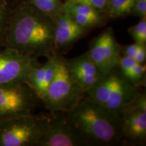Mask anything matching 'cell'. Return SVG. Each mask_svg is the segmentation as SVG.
I'll list each match as a JSON object with an SVG mask.
<instances>
[{"label":"cell","instance_id":"1","mask_svg":"<svg viewBox=\"0 0 146 146\" xmlns=\"http://www.w3.org/2000/svg\"><path fill=\"white\" fill-rule=\"evenodd\" d=\"M1 45L36 58L59 54L53 18L23 0L14 2Z\"/></svg>","mask_w":146,"mask_h":146},{"label":"cell","instance_id":"2","mask_svg":"<svg viewBox=\"0 0 146 146\" xmlns=\"http://www.w3.org/2000/svg\"><path fill=\"white\" fill-rule=\"evenodd\" d=\"M67 114L89 145L123 143L122 115L102 106L88 96L84 97Z\"/></svg>","mask_w":146,"mask_h":146},{"label":"cell","instance_id":"3","mask_svg":"<svg viewBox=\"0 0 146 146\" xmlns=\"http://www.w3.org/2000/svg\"><path fill=\"white\" fill-rule=\"evenodd\" d=\"M139 91V88L122 74L117 66L102 74L86 96L102 106L122 115Z\"/></svg>","mask_w":146,"mask_h":146},{"label":"cell","instance_id":"4","mask_svg":"<svg viewBox=\"0 0 146 146\" xmlns=\"http://www.w3.org/2000/svg\"><path fill=\"white\" fill-rule=\"evenodd\" d=\"M86 94L70 74L64 58L58 54L52 83L42 101L49 112H69Z\"/></svg>","mask_w":146,"mask_h":146},{"label":"cell","instance_id":"5","mask_svg":"<svg viewBox=\"0 0 146 146\" xmlns=\"http://www.w3.org/2000/svg\"><path fill=\"white\" fill-rule=\"evenodd\" d=\"M47 114H27L0 121V146H36L46 129Z\"/></svg>","mask_w":146,"mask_h":146},{"label":"cell","instance_id":"6","mask_svg":"<svg viewBox=\"0 0 146 146\" xmlns=\"http://www.w3.org/2000/svg\"><path fill=\"white\" fill-rule=\"evenodd\" d=\"M38 100L26 83L0 85V121L34 114Z\"/></svg>","mask_w":146,"mask_h":146},{"label":"cell","instance_id":"7","mask_svg":"<svg viewBox=\"0 0 146 146\" xmlns=\"http://www.w3.org/2000/svg\"><path fill=\"white\" fill-rule=\"evenodd\" d=\"M47 116L46 129L36 146L89 145L67 112H49Z\"/></svg>","mask_w":146,"mask_h":146},{"label":"cell","instance_id":"8","mask_svg":"<svg viewBox=\"0 0 146 146\" xmlns=\"http://www.w3.org/2000/svg\"><path fill=\"white\" fill-rule=\"evenodd\" d=\"M121 46L113 29L108 27L91 40L87 52L102 74H104L118 66L121 57Z\"/></svg>","mask_w":146,"mask_h":146},{"label":"cell","instance_id":"9","mask_svg":"<svg viewBox=\"0 0 146 146\" xmlns=\"http://www.w3.org/2000/svg\"><path fill=\"white\" fill-rule=\"evenodd\" d=\"M123 142L143 145L146 139V95L139 91L131 105L122 114Z\"/></svg>","mask_w":146,"mask_h":146},{"label":"cell","instance_id":"10","mask_svg":"<svg viewBox=\"0 0 146 146\" xmlns=\"http://www.w3.org/2000/svg\"><path fill=\"white\" fill-rule=\"evenodd\" d=\"M37 59L4 47L0 50V85L26 83L29 70Z\"/></svg>","mask_w":146,"mask_h":146},{"label":"cell","instance_id":"11","mask_svg":"<svg viewBox=\"0 0 146 146\" xmlns=\"http://www.w3.org/2000/svg\"><path fill=\"white\" fill-rule=\"evenodd\" d=\"M55 43L58 52H66L86 35L89 29L76 23L67 12H62L53 18Z\"/></svg>","mask_w":146,"mask_h":146},{"label":"cell","instance_id":"12","mask_svg":"<svg viewBox=\"0 0 146 146\" xmlns=\"http://www.w3.org/2000/svg\"><path fill=\"white\" fill-rule=\"evenodd\" d=\"M66 62L70 74L85 94L103 74L87 52L76 57L66 59Z\"/></svg>","mask_w":146,"mask_h":146},{"label":"cell","instance_id":"13","mask_svg":"<svg viewBox=\"0 0 146 146\" xmlns=\"http://www.w3.org/2000/svg\"><path fill=\"white\" fill-rule=\"evenodd\" d=\"M58 56V54L47 58V61L43 64L38 61L31 68L28 73L26 83L41 102L44 100L54 77L57 66Z\"/></svg>","mask_w":146,"mask_h":146},{"label":"cell","instance_id":"14","mask_svg":"<svg viewBox=\"0 0 146 146\" xmlns=\"http://www.w3.org/2000/svg\"><path fill=\"white\" fill-rule=\"evenodd\" d=\"M62 11L70 14L76 23L89 30L105 26L109 20L103 12L84 4L64 3Z\"/></svg>","mask_w":146,"mask_h":146},{"label":"cell","instance_id":"15","mask_svg":"<svg viewBox=\"0 0 146 146\" xmlns=\"http://www.w3.org/2000/svg\"><path fill=\"white\" fill-rule=\"evenodd\" d=\"M118 67L122 74L138 88L145 85V64H140L132 58L121 56Z\"/></svg>","mask_w":146,"mask_h":146},{"label":"cell","instance_id":"16","mask_svg":"<svg viewBox=\"0 0 146 146\" xmlns=\"http://www.w3.org/2000/svg\"><path fill=\"white\" fill-rule=\"evenodd\" d=\"M134 0H107L106 15L108 19H118L130 15Z\"/></svg>","mask_w":146,"mask_h":146},{"label":"cell","instance_id":"17","mask_svg":"<svg viewBox=\"0 0 146 146\" xmlns=\"http://www.w3.org/2000/svg\"><path fill=\"white\" fill-rule=\"evenodd\" d=\"M42 13L54 18L62 12V0H23Z\"/></svg>","mask_w":146,"mask_h":146},{"label":"cell","instance_id":"18","mask_svg":"<svg viewBox=\"0 0 146 146\" xmlns=\"http://www.w3.org/2000/svg\"><path fill=\"white\" fill-rule=\"evenodd\" d=\"M121 56L131 58L144 64L146 62V44L134 42L132 44L121 46Z\"/></svg>","mask_w":146,"mask_h":146},{"label":"cell","instance_id":"19","mask_svg":"<svg viewBox=\"0 0 146 146\" xmlns=\"http://www.w3.org/2000/svg\"><path fill=\"white\" fill-rule=\"evenodd\" d=\"M13 4L10 0H0V45L8 27Z\"/></svg>","mask_w":146,"mask_h":146},{"label":"cell","instance_id":"20","mask_svg":"<svg viewBox=\"0 0 146 146\" xmlns=\"http://www.w3.org/2000/svg\"><path fill=\"white\" fill-rule=\"evenodd\" d=\"M128 33L135 42L146 44V18H140L137 23L129 27Z\"/></svg>","mask_w":146,"mask_h":146},{"label":"cell","instance_id":"21","mask_svg":"<svg viewBox=\"0 0 146 146\" xmlns=\"http://www.w3.org/2000/svg\"><path fill=\"white\" fill-rule=\"evenodd\" d=\"M106 1L107 0H65L64 3H79L89 5L102 11L106 14Z\"/></svg>","mask_w":146,"mask_h":146},{"label":"cell","instance_id":"22","mask_svg":"<svg viewBox=\"0 0 146 146\" xmlns=\"http://www.w3.org/2000/svg\"><path fill=\"white\" fill-rule=\"evenodd\" d=\"M130 15L139 18H146V0H134Z\"/></svg>","mask_w":146,"mask_h":146}]
</instances>
